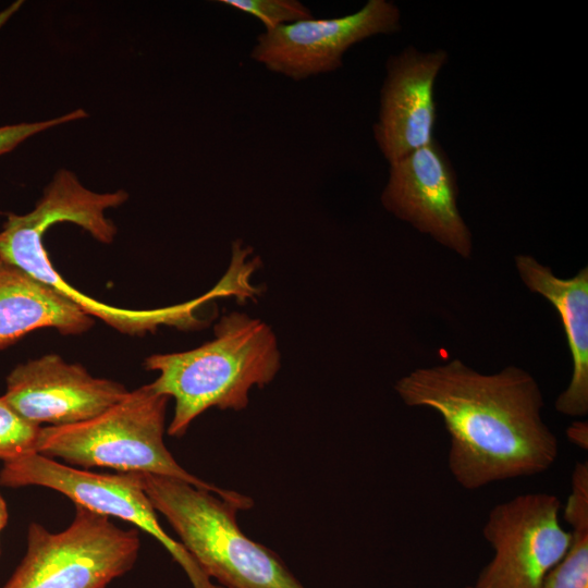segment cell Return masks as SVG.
Masks as SVG:
<instances>
[{
	"label": "cell",
	"mask_w": 588,
	"mask_h": 588,
	"mask_svg": "<svg viewBox=\"0 0 588 588\" xmlns=\"http://www.w3.org/2000/svg\"><path fill=\"white\" fill-rule=\"evenodd\" d=\"M42 238L44 234L21 216L9 215L0 231V260L53 287L87 315L102 319L122 333L144 335L160 326L192 330L207 324L197 316V310L210 301L208 293L186 303L150 310L122 309L93 299L69 284L53 268Z\"/></svg>",
	"instance_id": "7c38bea8"
},
{
	"label": "cell",
	"mask_w": 588,
	"mask_h": 588,
	"mask_svg": "<svg viewBox=\"0 0 588 588\" xmlns=\"http://www.w3.org/2000/svg\"><path fill=\"white\" fill-rule=\"evenodd\" d=\"M93 318L53 287L0 260V351L45 328L81 334Z\"/></svg>",
	"instance_id": "5bb4252c"
},
{
	"label": "cell",
	"mask_w": 588,
	"mask_h": 588,
	"mask_svg": "<svg viewBox=\"0 0 588 588\" xmlns=\"http://www.w3.org/2000/svg\"><path fill=\"white\" fill-rule=\"evenodd\" d=\"M394 390L407 406L441 416L450 471L467 490L538 475L556 461L559 441L542 418L541 389L523 368L487 375L454 358L411 371Z\"/></svg>",
	"instance_id": "6da1fadb"
},
{
	"label": "cell",
	"mask_w": 588,
	"mask_h": 588,
	"mask_svg": "<svg viewBox=\"0 0 588 588\" xmlns=\"http://www.w3.org/2000/svg\"><path fill=\"white\" fill-rule=\"evenodd\" d=\"M457 196L453 164L434 139L389 163L380 199L394 217L468 259L473 236L458 210Z\"/></svg>",
	"instance_id": "9c48e42d"
},
{
	"label": "cell",
	"mask_w": 588,
	"mask_h": 588,
	"mask_svg": "<svg viewBox=\"0 0 588 588\" xmlns=\"http://www.w3.org/2000/svg\"><path fill=\"white\" fill-rule=\"evenodd\" d=\"M448 59L443 49L420 51L413 46L388 58L372 132L389 163L434 140V84Z\"/></svg>",
	"instance_id": "8fae6325"
},
{
	"label": "cell",
	"mask_w": 588,
	"mask_h": 588,
	"mask_svg": "<svg viewBox=\"0 0 588 588\" xmlns=\"http://www.w3.org/2000/svg\"><path fill=\"white\" fill-rule=\"evenodd\" d=\"M0 485L49 488L75 505L132 523L164 546L194 588H223L215 584L184 547L163 530L137 473L99 474L32 453L3 462Z\"/></svg>",
	"instance_id": "8992f818"
},
{
	"label": "cell",
	"mask_w": 588,
	"mask_h": 588,
	"mask_svg": "<svg viewBox=\"0 0 588 588\" xmlns=\"http://www.w3.org/2000/svg\"><path fill=\"white\" fill-rule=\"evenodd\" d=\"M9 518L8 507L4 499L0 494V532L7 526Z\"/></svg>",
	"instance_id": "44dd1931"
},
{
	"label": "cell",
	"mask_w": 588,
	"mask_h": 588,
	"mask_svg": "<svg viewBox=\"0 0 588 588\" xmlns=\"http://www.w3.org/2000/svg\"><path fill=\"white\" fill-rule=\"evenodd\" d=\"M167 395L145 384L100 415L77 424L40 428L37 453L69 466L149 473L225 494L183 468L164 444Z\"/></svg>",
	"instance_id": "277c9868"
},
{
	"label": "cell",
	"mask_w": 588,
	"mask_h": 588,
	"mask_svg": "<svg viewBox=\"0 0 588 588\" xmlns=\"http://www.w3.org/2000/svg\"><path fill=\"white\" fill-rule=\"evenodd\" d=\"M87 113L83 109H76L58 118L39 122H24L0 126V155L7 154L27 138L48 128L84 119Z\"/></svg>",
	"instance_id": "ac0fdd59"
},
{
	"label": "cell",
	"mask_w": 588,
	"mask_h": 588,
	"mask_svg": "<svg viewBox=\"0 0 588 588\" xmlns=\"http://www.w3.org/2000/svg\"><path fill=\"white\" fill-rule=\"evenodd\" d=\"M213 334L196 348L152 354L144 362L147 370L159 373L151 388L174 400L171 437H183L211 407L246 408L249 391L269 384L280 369L277 336L262 320L232 311L220 318Z\"/></svg>",
	"instance_id": "7a4b0ae2"
},
{
	"label": "cell",
	"mask_w": 588,
	"mask_h": 588,
	"mask_svg": "<svg viewBox=\"0 0 588 588\" xmlns=\"http://www.w3.org/2000/svg\"><path fill=\"white\" fill-rule=\"evenodd\" d=\"M514 262L524 285L555 308L571 351V381L556 397L555 409L571 417H584L588 414V268L565 279L530 255H516Z\"/></svg>",
	"instance_id": "4fadbf2b"
},
{
	"label": "cell",
	"mask_w": 588,
	"mask_h": 588,
	"mask_svg": "<svg viewBox=\"0 0 588 588\" xmlns=\"http://www.w3.org/2000/svg\"><path fill=\"white\" fill-rule=\"evenodd\" d=\"M127 393L120 382L93 377L82 365L47 354L15 366L3 397L37 426H65L100 415Z\"/></svg>",
	"instance_id": "30bf717a"
},
{
	"label": "cell",
	"mask_w": 588,
	"mask_h": 588,
	"mask_svg": "<svg viewBox=\"0 0 588 588\" xmlns=\"http://www.w3.org/2000/svg\"><path fill=\"white\" fill-rule=\"evenodd\" d=\"M41 426L22 417L0 396V460H14L37 453V442Z\"/></svg>",
	"instance_id": "2e32d148"
},
{
	"label": "cell",
	"mask_w": 588,
	"mask_h": 588,
	"mask_svg": "<svg viewBox=\"0 0 588 588\" xmlns=\"http://www.w3.org/2000/svg\"><path fill=\"white\" fill-rule=\"evenodd\" d=\"M155 510L201 571L223 588H305L270 549L247 537L240 511L254 501L234 490L220 494L184 480L137 473Z\"/></svg>",
	"instance_id": "3957f363"
},
{
	"label": "cell",
	"mask_w": 588,
	"mask_h": 588,
	"mask_svg": "<svg viewBox=\"0 0 588 588\" xmlns=\"http://www.w3.org/2000/svg\"><path fill=\"white\" fill-rule=\"evenodd\" d=\"M0 552H1V549H0Z\"/></svg>",
	"instance_id": "603a6c76"
},
{
	"label": "cell",
	"mask_w": 588,
	"mask_h": 588,
	"mask_svg": "<svg viewBox=\"0 0 588 588\" xmlns=\"http://www.w3.org/2000/svg\"><path fill=\"white\" fill-rule=\"evenodd\" d=\"M561 509L560 499L544 492L497 504L482 530L494 554L474 588H541L572 542L571 530L560 520Z\"/></svg>",
	"instance_id": "52a82bcc"
},
{
	"label": "cell",
	"mask_w": 588,
	"mask_h": 588,
	"mask_svg": "<svg viewBox=\"0 0 588 588\" xmlns=\"http://www.w3.org/2000/svg\"><path fill=\"white\" fill-rule=\"evenodd\" d=\"M569 440L580 449L587 450L588 446V427L585 421H576L567 429Z\"/></svg>",
	"instance_id": "d6986e66"
},
{
	"label": "cell",
	"mask_w": 588,
	"mask_h": 588,
	"mask_svg": "<svg viewBox=\"0 0 588 588\" xmlns=\"http://www.w3.org/2000/svg\"><path fill=\"white\" fill-rule=\"evenodd\" d=\"M139 549L137 529L120 528L110 516L75 505L62 531L29 524L26 552L3 588H107L134 567Z\"/></svg>",
	"instance_id": "5b68a950"
},
{
	"label": "cell",
	"mask_w": 588,
	"mask_h": 588,
	"mask_svg": "<svg viewBox=\"0 0 588 588\" xmlns=\"http://www.w3.org/2000/svg\"><path fill=\"white\" fill-rule=\"evenodd\" d=\"M23 1H15L0 12V27L20 9Z\"/></svg>",
	"instance_id": "ffe728a7"
},
{
	"label": "cell",
	"mask_w": 588,
	"mask_h": 588,
	"mask_svg": "<svg viewBox=\"0 0 588 588\" xmlns=\"http://www.w3.org/2000/svg\"><path fill=\"white\" fill-rule=\"evenodd\" d=\"M400 29L401 11L393 1L368 0L347 15L313 17L264 30L249 57L268 71L299 82L339 70L352 46Z\"/></svg>",
	"instance_id": "ba28073f"
},
{
	"label": "cell",
	"mask_w": 588,
	"mask_h": 588,
	"mask_svg": "<svg viewBox=\"0 0 588 588\" xmlns=\"http://www.w3.org/2000/svg\"><path fill=\"white\" fill-rule=\"evenodd\" d=\"M572 542L563 559L547 575L541 588H588V464L577 462L572 491L564 509Z\"/></svg>",
	"instance_id": "9a60e30c"
},
{
	"label": "cell",
	"mask_w": 588,
	"mask_h": 588,
	"mask_svg": "<svg viewBox=\"0 0 588 588\" xmlns=\"http://www.w3.org/2000/svg\"><path fill=\"white\" fill-rule=\"evenodd\" d=\"M218 2L255 16L265 26V30L313 19L314 13L297 0H219Z\"/></svg>",
	"instance_id": "e0dca14e"
},
{
	"label": "cell",
	"mask_w": 588,
	"mask_h": 588,
	"mask_svg": "<svg viewBox=\"0 0 588 588\" xmlns=\"http://www.w3.org/2000/svg\"><path fill=\"white\" fill-rule=\"evenodd\" d=\"M468 588H474V587H468Z\"/></svg>",
	"instance_id": "7402d4cb"
}]
</instances>
